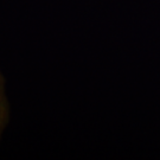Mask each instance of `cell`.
<instances>
[{
    "instance_id": "cell-1",
    "label": "cell",
    "mask_w": 160,
    "mask_h": 160,
    "mask_svg": "<svg viewBox=\"0 0 160 160\" xmlns=\"http://www.w3.org/2000/svg\"><path fill=\"white\" fill-rule=\"evenodd\" d=\"M8 119V103L5 95V81L0 72V137Z\"/></svg>"
}]
</instances>
